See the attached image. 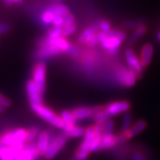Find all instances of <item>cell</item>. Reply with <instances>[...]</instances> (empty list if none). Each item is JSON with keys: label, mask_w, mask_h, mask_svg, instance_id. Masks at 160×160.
Here are the masks:
<instances>
[{"label": "cell", "mask_w": 160, "mask_h": 160, "mask_svg": "<svg viewBox=\"0 0 160 160\" xmlns=\"http://www.w3.org/2000/svg\"><path fill=\"white\" fill-rule=\"evenodd\" d=\"M0 104L5 108V109H9L12 106V101L7 98L6 95H4L1 92H0Z\"/></svg>", "instance_id": "31"}, {"label": "cell", "mask_w": 160, "mask_h": 160, "mask_svg": "<svg viewBox=\"0 0 160 160\" xmlns=\"http://www.w3.org/2000/svg\"><path fill=\"white\" fill-rule=\"evenodd\" d=\"M132 115L131 112H126L124 114L123 119H122V129L121 131L126 132L130 129V127L132 126Z\"/></svg>", "instance_id": "25"}, {"label": "cell", "mask_w": 160, "mask_h": 160, "mask_svg": "<svg viewBox=\"0 0 160 160\" xmlns=\"http://www.w3.org/2000/svg\"><path fill=\"white\" fill-rule=\"evenodd\" d=\"M22 1L23 0H4L5 4H6L7 6H11L13 3H14V4H21Z\"/></svg>", "instance_id": "36"}, {"label": "cell", "mask_w": 160, "mask_h": 160, "mask_svg": "<svg viewBox=\"0 0 160 160\" xmlns=\"http://www.w3.org/2000/svg\"><path fill=\"white\" fill-rule=\"evenodd\" d=\"M46 36L50 38H62V28H54L52 27L50 29H48Z\"/></svg>", "instance_id": "26"}, {"label": "cell", "mask_w": 160, "mask_h": 160, "mask_svg": "<svg viewBox=\"0 0 160 160\" xmlns=\"http://www.w3.org/2000/svg\"><path fill=\"white\" fill-rule=\"evenodd\" d=\"M153 53H154V46L151 43H146L142 46L140 51V59L145 68L149 66L151 62Z\"/></svg>", "instance_id": "15"}, {"label": "cell", "mask_w": 160, "mask_h": 160, "mask_svg": "<svg viewBox=\"0 0 160 160\" xmlns=\"http://www.w3.org/2000/svg\"><path fill=\"white\" fill-rule=\"evenodd\" d=\"M63 19H64L63 16L55 15L54 18H53V21H52V27H54V28H62V29Z\"/></svg>", "instance_id": "34"}, {"label": "cell", "mask_w": 160, "mask_h": 160, "mask_svg": "<svg viewBox=\"0 0 160 160\" xmlns=\"http://www.w3.org/2000/svg\"><path fill=\"white\" fill-rule=\"evenodd\" d=\"M94 108H95V112L92 118V119L94 121V123L104 124L106 121L110 119L109 114L105 111L104 105H96L94 106Z\"/></svg>", "instance_id": "19"}, {"label": "cell", "mask_w": 160, "mask_h": 160, "mask_svg": "<svg viewBox=\"0 0 160 160\" xmlns=\"http://www.w3.org/2000/svg\"><path fill=\"white\" fill-rule=\"evenodd\" d=\"M29 108L31 109V111L35 113L37 116H38L41 119L47 122L49 125L64 130L66 128V126H68L60 117V115L56 114L51 108H49L48 106L43 104H37V105H29Z\"/></svg>", "instance_id": "4"}, {"label": "cell", "mask_w": 160, "mask_h": 160, "mask_svg": "<svg viewBox=\"0 0 160 160\" xmlns=\"http://www.w3.org/2000/svg\"><path fill=\"white\" fill-rule=\"evenodd\" d=\"M46 73L47 67L45 62H38L32 69V78L39 92L45 95L46 91Z\"/></svg>", "instance_id": "6"}, {"label": "cell", "mask_w": 160, "mask_h": 160, "mask_svg": "<svg viewBox=\"0 0 160 160\" xmlns=\"http://www.w3.org/2000/svg\"><path fill=\"white\" fill-rule=\"evenodd\" d=\"M125 60L127 67L138 74L142 75L145 70V67L142 62L141 59L138 57L134 50L131 47H127L125 50Z\"/></svg>", "instance_id": "10"}, {"label": "cell", "mask_w": 160, "mask_h": 160, "mask_svg": "<svg viewBox=\"0 0 160 160\" xmlns=\"http://www.w3.org/2000/svg\"><path fill=\"white\" fill-rule=\"evenodd\" d=\"M42 131L39 126H30L27 129V138H26V144L33 143L37 141V139L39 135L40 132Z\"/></svg>", "instance_id": "22"}, {"label": "cell", "mask_w": 160, "mask_h": 160, "mask_svg": "<svg viewBox=\"0 0 160 160\" xmlns=\"http://www.w3.org/2000/svg\"><path fill=\"white\" fill-rule=\"evenodd\" d=\"M145 22L142 21H127L123 23V26L126 29H136L138 27L144 25Z\"/></svg>", "instance_id": "29"}, {"label": "cell", "mask_w": 160, "mask_h": 160, "mask_svg": "<svg viewBox=\"0 0 160 160\" xmlns=\"http://www.w3.org/2000/svg\"><path fill=\"white\" fill-rule=\"evenodd\" d=\"M76 22V18H75L74 14H72L71 12L68 14V15H66L64 19H63V27H66V26H69V25H71V24H73V23Z\"/></svg>", "instance_id": "33"}, {"label": "cell", "mask_w": 160, "mask_h": 160, "mask_svg": "<svg viewBox=\"0 0 160 160\" xmlns=\"http://www.w3.org/2000/svg\"><path fill=\"white\" fill-rule=\"evenodd\" d=\"M47 9L52 12L55 15H61V16H63V17H65L66 15L70 13L69 7L64 6L62 4H60V3H56V4L52 5V6H50Z\"/></svg>", "instance_id": "21"}, {"label": "cell", "mask_w": 160, "mask_h": 160, "mask_svg": "<svg viewBox=\"0 0 160 160\" xmlns=\"http://www.w3.org/2000/svg\"><path fill=\"white\" fill-rule=\"evenodd\" d=\"M39 158V153L35 142L26 144L24 148L14 156L13 160H38Z\"/></svg>", "instance_id": "12"}, {"label": "cell", "mask_w": 160, "mask_h": 160, "mask_svg": "<svg viewBox=\"0 0 160 160\" xmlns=\"http://www.w3.org/2000/svg\"><path fill=\"white\" fill-rule=\"evenodd\" d=\"M60 117L62 118V119L67 124V125H77V120L75 119L74 116L72 114L70 109H64L61 113Z\"/></svg>", "instance_id": "24"}, {"label": "cell", "mask_w": 160, "mask_h": 160, "mask_svg": "<svg viewBox=\"0 0 160 160\" xmlns=\"http://www.w3.org/2000/svg\"><path fill=\"white\" fill-rule=\"evenodd\" d=\"M5 111H6V109L0 104V114H4L5 113Z\"/></svg>", "instance_id": "37"}, {"label": "cell", "mask_w": 160, "mask_h": 160, "mask_svg": "<svg viewBox=\"0 0 160 160\" xmlns=\"http://www.w3.org/2000/svg\"><path fill=\"white\" fill-rule=\"evenodd\" d=\"M11 29V26L6 23H1L0 24V35H3L8 32Z\"/></svg>", "instance_id": "35"}, {"label": "cell", "mask_w": 160, "mask_h": 160, "mask_svg": "<svg viewBox=\"0 0 160 160\" xmlns=\"http://www.w3.org/2000/svg\"><path fill=\"white\" fill-rule=\"evenodd\" d=\"M116 77L120 86L125 88H132L142 78V75L138 74L128 67L120 66L116 71Z\"/></svg>", "instance_id": "5"}, {"label": "cell", "mask_w": 160, "mask_h": 160, "mask_svg": "<svg viewBox=\"0 0 160 160\" xmlns=\"http://www.w3.org/2000/svg\"><path fill=\"white\" fill-rule=\"evenodd\" d=\"M25 90L27 93V97L29 100V105H37V104H43L44 103V95L41 93L37 87L34 81L29 79L26 82Z\"/></svg>", "instance_id": "11"}, {"label": "cell", "mask_w": 160, "mask_h": 160, "mask_svg": "<svg viewBox=\"0 0 160 160\" xmlns=\"http://www.w3.org/2000/svg\"><path fill=\"white\" fill-rule=\"evenodd\" d=\"M148 126V123L144 119L137 120L136 122H134L130 129L128 131L123 132L120 131V132L118 133V137L119 140V143L126 142L127 141L131 140L132 138L136 137L140 133H142Z\"/></svg>", "instance_id": "8"}, {"label": "cell", "mask_w": 160, "mask_h": 160, "mask_svg": "<svg viewBox=\"0 0 160 160\" xmlns=\"http://www.w3.org/2000/svg\"><path fill=\"white\" fill-rule=\"evenodd\" d=\"M69 160H78V158H76L75 156H73V157H71V158H70Z\"/></svg>", "instance_id": "39"}, {"label": "cell", "mask_w": 160, "mask_h": 160, "mask_svg": "<svg viewBox=\"0 0 160 160\" xmlns=\"http://www.w3.org/2000/svg\"><path fill=\"white\" fill-rule=\"evenodd\" d=\"M68 142V138L66 137L63 133L56 134L52 139L50 145L46 151L44 158L46 160L53 159L57 156L60 151L66 146Z\"/></svg>", "instance_id": "7"}, {"label": "cell", "mask_w": 160, "mask_h": 160, "mask_svg": "<svg viewBox=\"0 0 160 160\" xmlns=\"http://www.w3.org/2000/svg\"><path fill=\"white\" fill-rule=\"evenodd\" d=\"M147 30H148V29H147V27H146L145 24L133 29L132 34L131 35V37H130L129 39H128V43H127L128 47H130L132 45H133L134 43H136L141 38H142L143 36L147 33Z\"/></svg>", "instance_id": "20"}, {"label": "cell", "mask_w": 160, "mask_h": 160, "mask_svg": "<svg viewBox=\"0 0 160 160\" xmlns=\"http://www.w3.org/2000/svg\"><path fill=\"white\" fill-rule=\"evenodd\" d=\"M119 144V140L118 134L115 133H103L102 137L101 150H107L116 147Z\"/></svg>", "instance_id": "18"}, {"label": "cell", "mask_w": 160, "mask_h": 160, "mask_svg": "<svg viewBox=\"0 0 160 160\" xmlns=\"http://www.w3.org/2000/svg\"><path fill=\"white\" fill-rule=\"evenodd\" d=\"M105 111L109 114L110 118L128 112L132 107L130 101L128 100H119V101H114L107 103L104 105Z\"/></svg>", "instance_id": "9"}, {"label": "cell", "mask_w": 160, "mask_h": 160, "mask_svg": "<svg viewBox=\"0 0 160 160\" xmlns=\"http://www.w3.org/2000/svg\"><path fill=\"white\" fill-rule=\"evenodd\" d=\"M52 137L53 136H52L51 132L47 130H42L40 132L39 135L36 141L37 148H38L40 157H42V158L45 157Z\"/></svg>", "instance_id": "13"}, {"label": "cell", "mask_w": 160, "mask_h": 160, "mask_svg": "<svg viewBox=\"0 0 160 160\" xmlns=\"http://www.w3.org/2000/svg\"><path fill=\"white\" fill-rule=\"evenodd\" d=\"M54 1H55L56 3H60V2H62V0H54Z\"/></svg>", "instance_id": "40"}, {"label": "cell", "mask_w": 160, "mask_h": 160, "mask_svg": "<svg viewBox=\"0 0 160 160\" xmlns=\"http://www.w3.org/2000/svg\"><path fill=\"white\" fill-rule=\"evenodd\" d=\"M132 160H149L141 150H134L132 154Z\"/></svg>", "instance_id": "32"}, {"label": "cell", "mask_w": 160, "mask_h": 160, "mask_svg": "<svg viewBox=\"0 0 160 160\" xmlns=\"http://www.w3.org/2000/svg\"><path fill=\"white\" fill-rule=\"evenodd\" d=\"M77 29V23L75 22L71 25L69 26H66V27H63L62 28V36L64 38H68L69 36L73 35L75 33Z\"/></svg>", "instance_id": "28"}, {"label": "cell", "mask_w": 160, "mask_h": 160, "mask_svg": "<svg viewBox=\"0 0 160 160\" xmlns=\"http://www.w3.org/2000/svg\"><path fill=\"white\" fill-rule=\"evenodd\" d=\"M99 31H100V29H99V27H98V24L86 27V29L80 33L78 39V43L80 45H85L86 46V44L88 43V41L91 39L92 38H93Z\"/></svg>", "instance_id": "17"}, {"label": "cell", "mask_w": 160, "mask_h": 160, "mask_svg": "<svg viewBox=\"0 0 160 160\" xmlns=\"http://www.w3.org/2000/svg\"><path fill=\"white\" fill-rule=\"evenodd\" d=\"M86 128L78 125H68L63 130V134L68 139H77L85 135Z\"/></svg>", "instance_id": "16"}, {"label": "cell", "mask_w": 160, "mask_h": 160, "mask_svg": "<svg viewBox=\"0 0 160 160\" xmlns=\"http://www.w3.org/2000/svg\"><path fill=\"white\" fill-rule=\"evenodd\" d=\"M98 27H99V29L100 31L102 32H104V33H107L110 31L112 28H111V23L109 22V21L107 20H102L98 22Z\"/></svg>", "instance_id": "27"}, {"label": "cell", "mask_w": 160, "mask_h": 160, "mask_svg": "<svg viewBox=\"0 0 160 160\" xmlns=\"http://www.w3.org/2000/svg\"><path fill=\"white\" fill-rule=\"evenodd\" d=\"M55 16V14L51 12L50 10L46 9V11L43 12L41 16H40V21H41V24L44 26V27H48L52 24V21H53V18Z\"/></svg>", "instance_id": "23"}, {"label": "cell", "mask_w": 160, "mask_h": 160, "mask_svg": "<svg viewBox=\"0 0 160 160\" xmlns=\"http://www.w3.org/2000/svg\"><path fill=\"white\" fill-rule=\"evenodd\" d=\"M103 125H104V133H113L115 128V123L113 120L109 119Z\"/></svg>", "instance_id": "30"}, {"label": "cell", "mask_w": 160, "mask_h": 160, "mask_svg": "<svg viewBox=\"0 0 160 160\" xmlns=\"http://www.w3.org/2000/svg\"><path fill=\"white\" fill-rule=\"evenodd\" d=\"M157 38H158V40L160 42V30L158 32V35H157Z\"/></svg>", "instance_id": "38"}, {"label": "cell", "mask_w": 160, "mask_h": 160, "mask_svg": "<svg viewBox=\"0 0 160 160\" xmlns=\"http://www.w3.org/2000/svg\"><path fill=\"white\" fill-rule=\"evenodd\" d=\"M98 38L100 40V46L105 51L110 54H116L119 50L120 46L125 42L126 34L121 29H112L107 33L99 31Z\"/></svg>", "instance_id": "3"}, {"label": "cell", "mask_w": 160, "mask_h": 160, "mask_svg": "<svg viewBox=\"0 0 160 160\" xmlns=\"http://www.w3.org/2000/svg\"><path fill=\"white\" fill-rule=\"evenodd\" d=\"M27 129L23 127H17L4 131L0 133V143L4 146L11 148L13 153L16 155L26 145Z\"/></svg>", "instance_id": "2"}, {"label": "cell", "mask_w": 160, "mask_h": 160, "mask_svg": "<svg viewBox=\"0 0 160 160\" xmlns=\"http://www.w3.org/2000/svg\"><path fill=\"white\" fill-rule=\"evenodd\" d=\"M72 46L73 45L64 37L53 39L46 36L40 39L35 56L39 62H45L46 59L62 53H68Z\"/></svg>", "instance_id": "1"}, {"label": "cell", "mask_w": 160, "mask_h": 160, "mask_svg": "<svg viewBox=\"0 0 160 160\" xmlns=\"http://www.w3.org/2000/svg\"><path fill=\"white\" fill-rule=\"evenodd\" d=\"M71 112L74 116L75 119L77 120V122H78L81 120L92 118L95 112V108L94 106H79L71 109Z\"/></svg>", "instance_id": "14"}]
</instances>
